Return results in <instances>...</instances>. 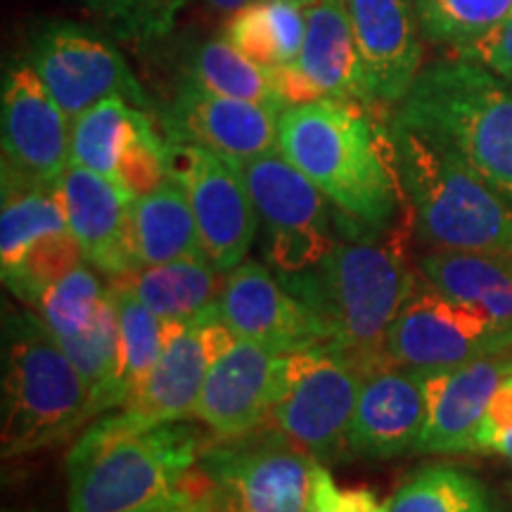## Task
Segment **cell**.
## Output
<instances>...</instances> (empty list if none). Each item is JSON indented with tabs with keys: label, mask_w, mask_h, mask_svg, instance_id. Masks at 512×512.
I'll use <instances>...</instances> for the list:
<instances>
[{
	"label": "cell",
	"mask_w": 512,
	"mask_h": 512,
	"mask_svg": "<svg viewBox=\"0 0 512 512\" xmlns=\"http://www.w3.org/2000/svg\"><path fill=\"white\" fill-rule=\"evenodd\" d=\"M140 107L124 98H107L72 119V145H69V164L98 171L112 178L117 162L131 138Z\"/></svg>",
	"instance_id": "obj_31"
},
{
	"label": "cell",
	"mask_w": 512,
	"mask_h": 512,
	"mask_svg": "<svg viewBox=\"0 0 512 512\" xmlns=\"http://www.w3.org/2000/svg\"><path fill=\"white\" fill-rule=\"evenodd\" d=\"M27 62L69 119L107 98L150 110V98L119 48L81 24H46L31 41Z\"/></svg>",
	"instance_id": "obj_11"
},
{
	"label": "cell",
	"mask_w": 512,
	"mask_h": 512,
	"mask_svg": "<svg viewBox=\"0 0 512 512\" xmlns=\"http://www.w3.org/2000/svg\"><path fill=\"white\" fill-rule=\"evenodd\" d=\"M64 354L72 358L83 382L93 394L95 415L112 411L114 377H117L119 361V318L112 292L95 318V323L81 335L69 339H57Z\"/></svg>",
	"instance_id": "obj_32"
},
{
	"label": "cell",
	"mask_w": 512,
	"mask_h": 512,
	"mask_svg": "<svg viewBox=\"0 0 512 512\" xmlns=\"http://www.w3.org/2000/svg\"><path fill=\"white\" fill-rule=\"evenodd\" d=\"M420 34L434 46L460 50L494 31L512 0H413Z\"/></svg>",
	"instance_id": "obj_33"
},
{
	"label": "cell",
	"mask_w": 512,
	"mask_h": 512,
	"mask_svg": "<svg viewBox=\"0 0 512 512\" xmlns=\"http://www.w3.org/2000/svg\"><path fill=\"white\" fill-rule=\"evenodd\" d=\"M418 271L441 292L477 306L512 332V254L434 249L422 256Z\"/></svg>",
	"instance_id": "obj_23"
},
{
	"label": "cell",
	"mask_w": 512,
	"mask_h": 512,
	"mask_svg": "<svg viewBox=\"0 0 512 512\" xmlns=\"http://www.w3.org/2000/svg\"><path fill=\"white\" fill-rule=\"evenodd\" d=\"M91 15L110 27L121 41L147 46L174 29L185 0H79Z\"/></svg>",
	"instance_id": "obj_36"
},
{
	"label": "cell",
	"mask_w": 512,
	"mask_h": 512,
	"mask_svg": "<svg viewBox=\"0 0 512 512\" xmlns=\"http://www.w3.org/2000/svg\"><path fill=\"white\" fill-rule=\"evenodd\" d=\"M81 264H86V256L72 228H67L38 240L24 256L22 264L3 275V283L19 302L36 306L50 285H55Z\"/></svg>",
	"instance_id": "obj_35"
},
{
	"label": "cell",
	"mask_w": 512,
	"mask_h": 512,
	"mask_svg": "<svg viewBox=\"0 0 512 512\" xmlns=\"http://www.w3.org/2000/svg\"><path fill=\"white\" fill-rule=\"evenodd\" d=\"M60 192L43 185L3 183V211H0V268L3 275L22 264L29 249L50 233L67 230Z\"/></svg>",
	"instance_id": "obj_28"
},
{
	"label": "cell",
	"mask_w": 512,
	"mask_h": 512,
	"mask_svg": "<svg viewBox=\"0 0 512 512\" xmlns=\"http://www.w3.org/2000/svg\"><path fill=\"white\" fill-rule=\"evenodd\" d=\"M283 351L252 339H235L204 377L195 420L216 439H235L264 430L283 384Z\"/></svg>",
	"instance_id": "obj_14"
},
{
	"label": "cell",
	"mask_w": 512,
	"mask_h": 512,
	"mask_svg": "<svg viewBox=\"0 0 512 512\" xmlns=\"http://www.w3.org/2000/svg\"><path fill=\"white\" fill-rule=\"evenodd\" d=\"M366 375L354 358L332 347L285 354L273 427L313 458H347L349 427Z\"/></svg>",
	"instance_id": "obj_8"
},
{
	"label": "cell",
	"mask_w": 512,
	"mask_h": 512,
	"mask_svg": "<svg viewBox=\"0 0 512 512\" xmlns=\"http://www.w3.org/2000/svg\"><path fill=\"white\" fill-rule=\"evenodd\" d=\"M425 373V370H422ZM512 375V349L422 375L427 422L418 453H467L496 389Z\"/></svg>",
	"instance_id": "obj_20"
},
{
	"label": "cell",
	"mask_w": 512,
	"mask_h": 512,
	"mask_svg": "<svg viewBox=\"0 0 512 512\" xmlns=\"http://www.w3.org/2000/svg\"><path fill=\"white\" fill-rule=\"evenodd\" d=\"M95 415L93 394L36 311H8L3 330V458L60 444Z\"/></svg>",
	"instance_id": "obj_6"
},
{
	"label": "cell",
	"mask_w": 512,
	"mask_h": 512,
	"mask_svg": "<svg viewBox=\"0 0 512 512\" xmlns=\"http://www.w3.org/2000/svg\"><path fill=\"white\" fill-rule=\"evenodd\" d=\"M117 280L131 290L159 320H192L219 311L226 273L202 259H181L169 264L140 266Z\"/></svg>",
	"instance_id": "obj_24"
},
{
	"label": "cell",
	"mask_w": 512,
	"mask_h": 512,
	"mask_svg": "<svg viewBox=\"0 0 512 512\" xmlns=\"http://www.w3.org/2000/svg\"><path fill=\"white\" fill-rule=\"evenodd\" d=\"M389 136L422 240L451 252L512 254V200L422 131L392 119Z\"/></svg>",
	"instance_id": "obj_5"
},
{
	"label": "cell",
	"mask_w": 512,
	"mask_h": 512,
	"mask_svg": "<svg viewBox=\"0 0 512 512\" xmlns=\"http://www.w3.org/2000/svg\"><path fill=\"white\" fill-rule=\"evenodd\" d=\"M207 8H211L214 12H219V15H228L233 17L235 12L245 8V5L252 3V0H202Z\"/></svg>",
	"instance_id": "obj_41"
},
{
	"label": "cell",
	"mask_w": 512,
	"mask_h": 512,
	"mask_svg": "<svg viewBox=\"0 0 512 512\" xmlns=\"http://www.w3.org/2000/svg\"><path fill=\"white\" fill-rule=\"evenodd\" d=\"M3 183L55 188L69 169L72 119L29 62L3 81Z\"/></svg>",
	"instance_id": "obj_13"
},
{
	"label": "cell",
	"mask_w": 512,
	"mask_h": 512,
	"mask_svg": "<svg viewBox=\"0 0 512 512\" xmlns=\"http://www.w3.org/2000/svg\"><path fill=\"white\" fill-rule=\"evenodd\" d=\"M266 230V256L278 275L309 271L337 245L328 200L302 171L275 150L235 164Z\"/></svg>",
	"instance_id": "obj_9"
},
{
	"label": "cell",
	"mask_w": 512,
	"mask_h": 512,
	"mask_svg": "<svg viewBox=\"0 0 512 512\" xmlns=\"http://www.w3.org/2000/svg\"><path fill=\"white\" fill-rule=\"evenodd\" d=\"M110 292L119 318V361L112 408H121L138 394L152 368L157 366L162 351V339H159L162 320L117 280H110Z\"/></svg>",
	"instance_id": "obj_29"
},
{
	"label": "cell",
	"mask_w": 512,
	"mask_h": 512,
	"mask_svg": "<svg viewBox=\"0 0 512 512\" xmlns=\"http://www.w3.org/2000/svg\"><path fill=\"white\" fill-rule=\"evenodd\" d=\"M453 55L482 64V67L501 76L512 86V10L494 31H489L484 38L470 43V46L453 50Z\"/></svg>",
	"instance_id": "obj_39"
},
{
	"label": "cell",
	"mask_w": 512,
	"mask_h": 512,
	"mask_svg": "<svg viewBox=\"0 0 512 512\" xmlns=\"http://www.w3.org/2000/svg\"><path fill=\"white\" fill-rule=\"evenodd\" d=\"M370 98L399 105L422 64V34L413 0H344Z\"/></svg>",
	"instance_id": "obj_21"
},
{
	"label": "cell",
	"mask_w": 512,
	"mask_h": 512,
	"mask_svg": "<svg viewBox=\"0 0 512 512\" xmlns=\"http://www.w3.org/2000/svg\"><path fill=\"white\" fill-rule=\"evenodd\" d=\"M107 294L110 285H102L93 266L81 264L50 285L34 309L55 339H69L91 328Z\"/></svg>",
	"instance_id": "obj_34"
},
{
	"label": "cell",
	"mask_w": 512,
	"mask_h": 512,
	"mask_svg": "<svg viewBox=\"0 0 512 512\" xmlns=\"http://www.w3.org/2000/svg\"><path fill=\"white\" fill-rule=\"evenodd\" d=\"M133 247L140 266L207 256L188 195L174 178L133 200Z\"/></svg>",
	"instance_id": "obj_25"
},
{
	"label": "cell",
	"mask_w": 512,
	"mask_h": 512,
	"mask_svg": "<svg viewBox=\"0 0 512 512\" xmlns=\"http://www.w3.org/2000/svg\"><path fill=\"white\" fill-rule=\"evenodd\" d=\"M320 100H356L375 107L344 0H318L306 8V36L294 62Z\"/></svg>",
	"instance_id": "obj_22"
},
{
	"label": "cell",
	"mask_w": 512,
	"mask_h": 512,
	"mask_svg": "<svg viewBox=\"0 0 512 512\" xmlns=\"http://www.w3.org/2000/svg\"><path fill=\"white\" fill-rule=\"evenodd\" d=\"M387 512H498L482 479L453 465H425L403 479Z\"/></svg>",
	"instance_id": "obj_30"
},
{
	"label": "cell",
	"mask_w": 512,
	"mask_h": 512,
	"mask_svg": "<svg viewBox=\"0 0 512 512\" xmlns=\"http://www.w3.org/2000/svg\"><path fill=\"white\" fill-rule=\"evenodd\" d=\"M278 278L313 311L328 347L354 358L366 373L389 363V328L418 283L401 249L377 240L337 242L309 271Z\"/></svg>",
	"instance_id": "obj_3"
},
{
	"label": "cell",
	"mask_w": 512,
	"mask_h": 512,
	"mask_svg": "<svg viewBox=\"0 0 512 512\" xmlns=\"http://www.w3.org/2000/svg\"><path fill=\"white\" fill-rule=\"evenodd\" d=\"M370 110L363 102L332 98L285 107L278 143L351 226L380 235L396 221L406 197L389 128L377 124Z\"/></svg>",
	"instance_id": "obj_2"
},
{
	"label": "cell",
	"mask_w": 512,
	"mask_h": 512,
	"mask_svg": "<svg viewBox=\"0 0 512 512\" xmlns=\"http://www.w3.org/2000/svg\"><path fill=\"white\" fill-rule=\"evenodd\" d=\"M309 512H387V503L377 501L370 489H342L328 467L318 463Z\"/></svg>",
	"instance_id": "obj_38"
},
{
	"label": "cell",
	"mask_w": 512,
	"mask_h": 512,
	"mask_svg": "<svg viewBox=\"0 0 512 512\" xmlns=\"http://www.w3.org/2000/svg\"><path fill=\"white\" fill-rule=\"evenodd\" d=\"M508 434H512V375L496 389L494 399L477 427L472 451L494 453V446Z\"/></svg>",
	"instance_id": "obj_40"
},
{
	"label": "cell",
	"mask_w": 512,
	"mask_h": 512,
	"mask_svg": "<svg viewBox=\"0 0 512 512\" xmlns=\"http://www.w3.org/2000/svg\"><path fill=\"white\" fill-rule=\"evenodd\" d=\"M211 318H219V311L192 320H162V351L157 366L138 394L110 415L119 427L150 430L166 422L195 420L197 399L211 366L204 344V323Z\"/></svg>",
	"instance_id": "obj_17"
},
{
	"label": "cell",
	"mask_w": 512,
	"mask_h": 512,
	"mask_svg": "<svg viewBox=\"0 0 512 512\" xmlns=\"http://www.w3.org/2000/svg\"><path fill=\"white\" fill-rule=\"evenodd\" d=\"M169 178V140L162 138L150 114L140 112L136 128L117 162L114 183L133 200H138V197L150 195Z\"/></svg>",
	"instance_id": "obj_37"
},
{
	"label": "cell",
	"mask_w": 512,
	"mask_h": 512,
	"mask_svg": "<svg viewBox=\"0 0 512 512\" xmlns=\"http://www.w3.org/2000/svg\"><path fill=\"white\" fill-rule=\"evenodd\" d=\"M169 176L188 195L204 254L216 271L240 266L256 238L259 214L238 166L202 145L169 140Z\"/></svg>",
	"instance_id": "obj_12"
},
{
	"label": "cell",
	"mask_w": 512,
	"mask_h": 512,
	"mask_svg": "<svg viewBox=\"0 0 512 512\" xmlns=\"http://www.w3.org/2000/svg\"><path fill=\"white\" fill-rule=\"evenodd\" d=\"M69 228L95 271L119 278L140 268L133 247V197L112 178L69 164L57 183Z\"/></svg>",
	"instance_id": "obj_19"
},
{
	"label": "cell",
	"mask_w": 512,
	"mask_h": 512,
	"mask_svg": "<svg viewBox=\"0 0 512 512\" xmlns=\"http://www.w3.org/2000/svg\"><path fill=\"white\" fill-rule=\"evenodd\" d=\"M494 453L512 460V434H508V437H503L501 441H498V444L494 446Z\"/></svg>",
	"instance_id": "obj_42"
},
{
	"label": "cell",
	"mask_w": 512,
	"mask_h": 512,
	"mask_svg": "<svg viewBox=\"0 0 512 512\" xmlns=\"http://www.w3.org/2000/svg\"><path fill=\"white\" fill-rule=\"evenodd\" d=\"M183 83L226 98L259 102L278 112L285 110L271 69L249 60L228 41L226 34L209 38L190 50L183 69Z\"/></svg>",
	"instance_id": "obj_27"
},
{
	"label": "cell",
	"mask_w": 512,
	"mask_h": 512,
	"mask_svg": "<svg viewBox=\"0 0 512 512\" xmlns=\"http://www.w3.org/2000/svg\"><path fill=\"white\" fill-rule=\"evenodd\" d=\"M294 3H299V5H302V8H311V5H316L318 0H294Z\"/></svg>",
	"instance_id": "obj_43"
},
{
	"label": "cell",
	"mask_w": 512,
	"mask_h": 512,
	"mask_svg": "<svg viewBox=\"0 0 512 512\" xmlns=\"http://www.w3.org/2000/svg\"><path fill=\"white\" fill-rule=\"evenodd\" d=\"M223 34L261 67H287L302 53L306 8L294 0H252L230 17Z\"/></svg>",
	"instance_id": "obj_26"
},
{
	"label": "cell",
	"mask_w": 512,
	"mask_h": 512,
	"mask_svg": "<svg viewBox=\"0 0 512 512\" xmlns=\"http://www.w3.org/2000/svg\"><path fill=\"white\" fill-rule=\"evenodd\" d=\"M219 316L235 337L252 339L283 354L328 347L309 306L256 261H242L226 273Z\"/></svg>",
	"instance_id": "obj_16"
},
{
	"label": "cell",
	"mask_w": 512,
	"mask_h": 512,
	"mask_svg": "<svg viewBox=\"0 0 512 512\" xmlns=\"http://www.w3.org/2000/svg\"><path fill=\"white\" fill-rule=\"evenodd\" d=\"M422 370L384 363L370 370L347 437V458L387 460L418 451L427 422Z\"/></svg>",
	"instance_id": "obj_18"
},
{
	"label": "cell",
	"mask_w": 512,
	"mask_h": 512,
	"mask_svg": "<svg viewBox=\"0 0 512 512\" xmlns=\"http://www.w3.org/2000/svg\"><path fill=\"white\" fill-rule=\"evenodd\" d=\"M320 460L278 430L204 444L209 512H309Z\"/></svg>",
	"instance_id": "obj_7"
},
{
	"label": "cell",
	"mask_w": 512,
	"mask_h": 512,
	"mask_svg": "<svg viewBox=\"0 0 512 512\" xmlns=\"http://www.w3.org/2000/svg\"><path fill=\"white\" fill-rule=\"evenodd\" d=\"M202 448L188 420L124 430L105 415L67 456L69 512H209Z\"/></svg>",
	"instance_id": "obj_1"
},
{
	"label": "cell",
	"mask_w": 512,
	"mask_h": 512,
	"mask_svg": "<svg viewBox=\"0 0 512 512\" xmlns=\"http://www.w3.org/2000/svg\"><path fill=\"white\" fill-rule=\"evenodd\" d=\"M280 114L259 102L226 98L181 81L159 121L166 140L202 145L228 162L245 164L280 150Z\"/></svg>",
	"instance_id": "obj_15"
},
{
	"label": "cell",
	"mask_w": 512,
	"mask_h": 512,
	"mask_svg": "<svg viewBox=\"0 0 512 512\" xmlns=\"http://www.w3.org/2000/svg\"><path fill=\"white\" fill-rule=\"evenodd\" d=\"M396 121L448 147L512 200V86L482 64H427L399 102Z\"/></svg>",
	"instance_id": "obj_4"
},
{
	"label": "cell",
	"mask_w": 512,
	"mask_h": 512,
	"mask_svg": "<svg viewBox=\"0 0 512 512\" xmlns=\"http://www.w3.org/2000/svg\"><path fill=\"white\" fill-rule=\"evenodd\" d=\"M512 349V332L477 306L460 302L418 275L389 328L384 356L413 370H446Z\"/></svg>",
	"instance_id": "obj_10"
}]
</instances>
